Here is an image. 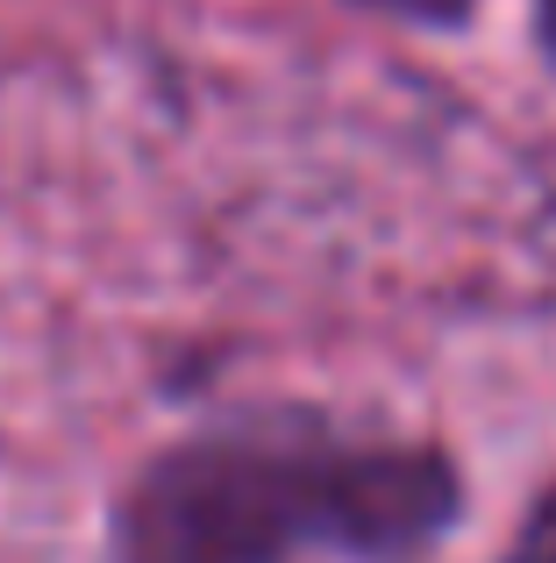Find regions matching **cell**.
Wrapping results in <instances>:
<instances>
[{
  "label": "cell",
  "mask_w": 556,
  "mask_h": 563,
  "mask_svg": "<svg viewBox=\"0 0 556 563\" xmlns=\"http://www.w3.org/2000/svg\"><path fill=\"white\" fill-rule=\"evenodd\" d=\"M529 43H535V57L556 71V0H529Z\"/></svg>",
  "instance_id": "obj_4"
},
{
  "label": "cell",
  "mask_w": 556,
  "mask_h": 563,
  "mask_svg": "<svg viewBox=\"0 0 556 563\" xmlns=\"http://www.w3.org/2000/svg\"><path fill=\"white\" fill-rule=\"evenodd\" d=\"M343 8L378 14L392 29H421V36H457V29H471L478 0H343Z\"/></svg>",
  "instance_id": "obj_2"
},
{
  "label": "cell",
  "mask_w": 556,
  "mask_h": 563,
  "mask_svg": "<svg viewBox=\"0 0 556 563\" xmlns=\"http://www.w3.org/2000/svg\"><path fill=\"white\" fill-rule=\"evenodd\" d=\"M500 563H556V478L535 485V499L521 507L514 536H507Z\"/></svg>",
  "instance_id": "obj_3"
},
{
  "label": "cell",
  "mask_w": 556,
  "mask_h": 563,
  "mask_svg": "<svg viewBox=\"0 0 556 563\" xmlns=\"http://www.w3.org/2000/svg\"><path fill=\"white\" fill-rule=\"evenodd\" d=\"M471 514L457 450L329 407L165 442L114 499V563H429Z\"/></svg>",
  "instance_id": "obj_1"
}]
</instances>
